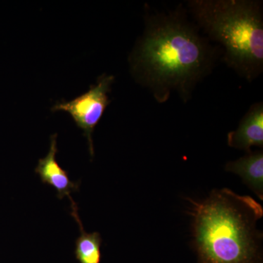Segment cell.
Returning a JSON list of instances; mask_svg holds the SVG:
<instances>
[{"instance_id": "obj_7", "label": "cell", "mask_w": 263, "mask_h": 263, "mask_svg": "<svg viewBox=\"0 0 263 263\" xmlns=\"http://www.w3.org/2000/svg\"><path fill=\"white\" fill-rule=\"evenodd\" d=\"M226 171L239 176L243 183L263 200L262 150L251 151L238 160L230 161L226 164Z\"/></svg>"}, {"instance_id": "obj_2", "label": "cell", "mask_w": 263, "mask_h": 263, "mask_svg": "<svg viewBox=\"0 0 263 263\" xmlns=\"http://www.w3.org/2000/svg\"><path fill=\"white\" fill-rule=\"evenodd\" d=\"M192 202L193 243L200 263H257L262 233L257 223L262 205L229 189Z\"/></svg>"}, {"instance_id": "obj_6", "label": "cell", "mask_w": 263, "mask_h": 263, "mask_svg": "<svg viewBox=\"0 0 263 263\" xmlns=\"http://www.w3.org/2000/svg\"><path fill=\"white\" fill-rule=\"evenodd\" d=\"M57 134L51 136L49 152L46 157L38 161L35 172L43 183H47L57 190L59 198H70L71 193L79 190V183L71 181L68 173L57 162Z\"/></svg>"}, {"instance_id": "obj_5", "label": "cell", "mask_w": 263, "mask_h": 263, "mask_svg": "<svg viewBox=\"0 0 263 263\" xmlns=\"http://www.w3.org/2000/svg\"><path fill=\"white\" fill-rule=\"evenodd\" d=\"M228 144L231 148L251 152L253 146L263 148V103L252 104L235 130L228 134Z\"/></svg>"}, {"instance_id": "obj_4", "label": "cell", "mask_w": 263, "mask_h": 263, "mask_svg": "<svg viewBox=\"0 0 263 263\" xmlns=\"http://www.w3.org/2000/svg\"><path fill=\"white\" fill-rule=\"evenodd\" d=\"M114 81V76L103 74L98 78L97 84L91 86L89 91L84 94L72 101L55 104L51 108L52 111L61 110L70 114L77 127L84 131L91 157L95 153L93 132L110 103L108 94Z\"/></svg>"}, {"instance_id": "obj_1", "label": "cell", "mask_w": 263, "mask_h": 263, "mask_svg": "<svg viewBox=\"0 0 263 263\" xmlns=\"http://www.w3.org/2000/svg\"><path fill=\"white\" fill-rule=\"evenodd\" d=\"M144 20L129 56L132 75L158 103H166L173 93L187 103L222 58V48L202 34L183 5L167 12H148Z\"/></svg>"}, {"instance_id": "obj_3", "label": "cell", "mask_w": 263, "mask_h": 263, "mask_svg": "<svg viewBox=\"0 0 263 263\" xmlns=\"http://www.w3.org/2000/svg\"><path fill=\"white\" fill-rule=\"evenodd\" d=\"M186 8L202 34L221 45L230 68L248 82L262 73V1L190 0Z\"/></svg>"}, {"instance_id": "obj_8", "label": "cell", "mask_w": 263, "mask_h": 263, "mask_svg": "<svg viewBox=\"0 0 263 263\" xmlns=\"http://www.w3.org/2000/svg\"><path fill=\"white\" fill-rule=\"evenodd\" d=\"M71 201V215L77 221L81 230V235L76 241L75 254L76 259L80 263H100L102 259L101 235L98 232L87 233L81 223L77 205L72 199Z\"/></svg>"}]
</instances>
